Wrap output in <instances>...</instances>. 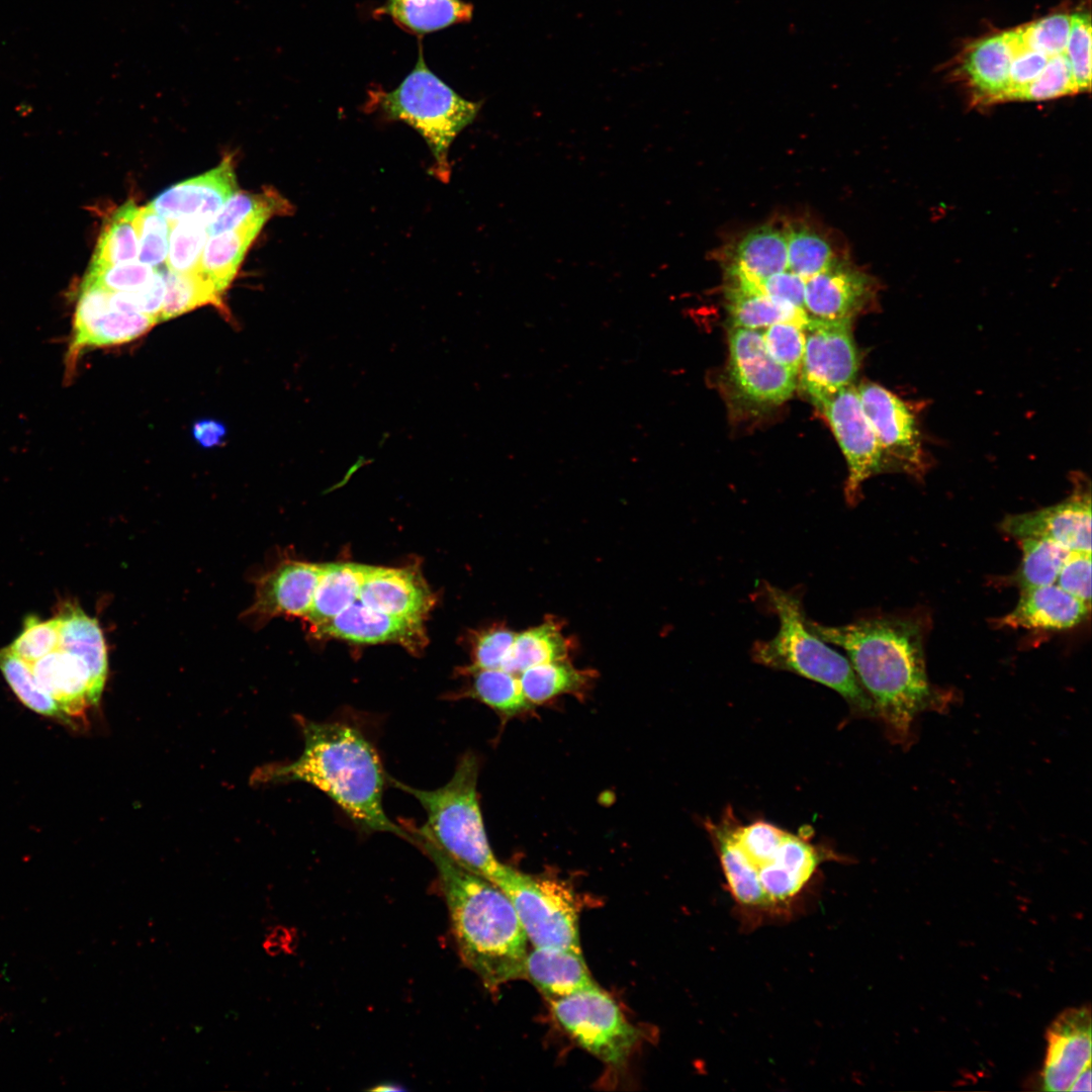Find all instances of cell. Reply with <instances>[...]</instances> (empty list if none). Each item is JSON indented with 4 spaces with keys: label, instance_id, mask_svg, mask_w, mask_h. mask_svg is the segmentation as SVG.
Wrapping results in <instances>:
<instances>
[{
    "label": "cell",
    "instance_id": "obj_1",
    "mask_svg": "<svg viewBox=\"0 0 1092 1092\" xmlns=\"http://www.w3.org/2000/svg\"><path fill=\"white\" fill-rule=\"evenodd\" d=\"M825 642L841 647L876 715L899 737L930 702L923 631L913 620L875 616L828 626L807 620Z\"/></svg>",
    "mask_w": 1092,
    "mask_h": 1092
},
{
    "label": "cell",
    "instance_id": "obj_2",
    "mask_svg": "<svg viewBox=\"0 0 1092 1092\" xmlns=\"http://www.w3.org/2000/svg\"><path fill=\"white\" fill-rule=\"evenodd\" d=\"M439 875L463 963L491 991L524 979L527 936L516 910L494 883L464 868L429 837L415 832Z\"/></svg>",
    "mask_w": 1092,
    "mask_h": 1092
},
{
    "label": "cell",
    "instance_id": "obj_3",
    "mask_svg": "<svg viewBox=\"0 0 1092 1092\" xmlns=\"http://www.w3.org/2000/svg\"><path fill=\"white\" fill-rule=\"evenodd\" d=\"M304 747L291 763L261 768L259 782L300 781L328 795L360 828L388 832L416 843L415 835L384 812L385 775L379 755L357 728L339 722L301 720Z\"/></svg>",
    "mask_w": 1092,
    "mask_h": 1092
},
{
    "label": "cell",
    "instance_id": "obj_4",
    "mask_svg": "<svg viewBox=\"0 0 1092 1092\" xmlns=\"http://www.w3.org/2000/svg\"><path fill=\"white\" fill-rule=\"evenodd\" d=\"M764 590L780 626L772 638L753 644V661L826 686L841 695L857 712L876 715L874 704L848 658L829 647L808 626L801 598L767 583Z\"/></svg>",
    "mask_w": 1092,
    "mask_h": 1092
},
{
    "label": "cell",
    "instance_id": "obj_5",
    "mask_svg": "<svg viewBox=\"0 0 1092 1092\" xmlns=\"http://www.w3.org/2000/svg\"><path fill=\"white\" fill-rule=\"evenodd\" d=\"M370 103L391 121L416 129L434 158L432 172L447 183L451 177L449 149L477 116L481 103L467 100L428 68L422 46L414 69L391 91L372 90Z\"/></svg>",
    "mask_w": 1092,
    "mask_h": 1092
},
{
    "label": "cell",
    "instance_id": "obj_6",
    "mask_svg": "<svg viewBox=\"0 0 1092 1092\" xmlns=\"http://www.w3.org/2000/svg\"><path fill=\"white\" fill-rule=\"evenodd\" d=\"M478 760L462 756L451 780L436 790H420L391 780L414 796L427 812L418 831L455 861L491 881L502 866L489 845L477 798Z\"/></svg>",
    "mask_w": 1092,
    "mask_h": 1092
},
{
    "label": "cell",
    "instance_id": "obj_7",
    "mask_svg": "<svg viewBox=\"0 0 1092 1092\" xmlns=\"http://www.w3.org/2000/svg\"><path fill=\"white\" fill-rule=\"evenodd\" d=\"M491 882L511 900L534 947L581 951L577 905L563 884L503 863Z\"/></svg>",
    "mask_w": 1092,
    "mask_h": 1092
},
{
    "label": "cell",
    "instance_id": "obj_8",
    "mask_svg": "<svg viewBox=\"0 0 1092 1092\" xmlns=\"http://www.w3.org/2000/svg\"><path fill=\"white\" fill-rule=\"evenodd\" d=\"M549 1003L562 1029L607 1065L620 1067L625 1064L639 1042V1029L598 985L551 999Z\"/></svg>",
    "mask_w": 1092,
    "mask_h": 1092
},
{
    "label": "cell",
    "instance_id": "obj_9",
    "mask_svg": "<svg viewBox=\"0 0 1092 1092\" xmlns=\"http://www.w3.org/2000/svg\"><path fill=\"white\" fill-rule=\"evenodd\" d=\"M856 388L882 449L886 470L923 476L928 461L913 407L878 383L861 382Z\"/></svg>",
    "mask_w": 1092,
    "mask_h": 1092
},
{
    "label": "cell",
    "instance_id": "obj_10",
    "mask_svg": "<svg viewBox=\"0 0 1092 1092\" xmlns=\"http://www.w3.org/2000/svg\"><path fill=\"white\" fill-rule=\"evenodd\" d=\"M850 324L809 317L804 329L805 350L799 373L803 389L816 406L853 384L857 375L859 358Z\"/></svg>",
    "mask_w": 1092,
    "mask_h": 1092
},
{
    "label": "cell",
    "instance_id": "obj_11",
    "mask_svg": "<svg viewBox=\"0 0 1092 1092\" xmlns=\"http://www.w3.org/2000/svg\"><path fill=\"white\" fill-rule=\"evenodd\" d=\"M817 407L826 417L846 459L844 494L849 505H855L861 484L886 470L882 449L853 384L825 398Z\"/></svg>",
    "mask_w": 1092,
    "mask_h": 1092
},
{
    "label": "cell",
    "instance_id": "obj_12",
    "mask_svg": "<svg viewBox=\"0 0 1092 1092\" xmlns=\"http://www.w3.org/2000/svg\"><path fill=\"white\" fill-rule=\"evenodd\" d=\"M110 290L84 280L76 305L72 339L66 357L67 373L86 348L104 347L132 341L156 324L158 318L140 312L118 311L108 304Z\"/></svg>",
    "mask_w": 1092,
    "mask_h": 1092
},
{
    "label": "cell",
    "instance_id": "obj_13",
    "mask_svg": "<svg viewBox=\"0 0 1092 1092\" xmlns=\"http://www.w3.org/2000/svg\"><path fill=\"white\" fill-rule=\"evenodd\" d=\"M729 376L743 397L759 404L786 401L797 385V375L771 358L762 330L755 329L730 330Z\"/></svg>",
    "mask_w": 1092,
    "mask_h": 1092
},
{
    "label": "cell",
    "instance_id": "obj_14",
    "mask_svg": "<svg viewBox=\"0 0 1092 1092\" xmlns=\"http://www.w3.org/2000/svg\"><path fill=\"white\" fill-rule=\"evenodd\" d=\"M1072 493L1064 500L1039 510L1003 519L1001 529L1015 538L1045 539L1069 551L1091 552L1090 483L1076 476Z\"/></svg>",
    "mask_w": 1092,
    "mask_h": 1092
},
{
    "label": "cell",
    "instance_id": "obj_15",
    "mask_svg": "<svg viewBox=\"0 0 1092 1092\" xmlns=\"http://www.w3.org/2000/svg\"><path fill=\"white\" fill-rule=\"evenodd\" d=\"M1041 1073L1043 1090L1068 1091L1077 1076L1091 1066V1013L1088 1006L1063 1011L1046 1032Z\"/></svg>",
    "mask_w": 1092,
    "mask_h": 1092
},
{
    "label": "cell",
    "instance_id": "obj_16",
    "mask_svg": "<svg viewBox=\"0 0 1092 1092\" xmlns=\"http://www.w3.org/2000/svg\"><path fill=\"white\" fill-rule=\"evenodd\" d=\"M873 296L872 279L839 258L806 279L805 310L810 318L851 322Z\"/></svg>",
    "mask_w": 1092,
    "mask_h": 1092
},
{
    "label": "cell",
    "instance_id": "obj_17",
    "mask_svg": "<svg viewBox=\"0 0 1092 1092\" xmlns=\"http://www.w3.org/2000/svg\"><path fill=\"white\" fill-rule=\"evenodd\" d=\"M29 665L40 686L71 720L98 705L106 678L77 654L58 647Z\"/></svg>",
    "mask_w": 1092,
    "mask_h": 1092
},
{
    "label": "cell",
    "instance_id": "obj_18",
    "mask_svg": "<svg viewBox=\"0 0 1092 1092\" xmlns=\"http://www.w3.org/2000/svg\"><path fill=\"white\" fill-rule=\"evenodd\" d=\"M231 156L212 170L162 191L150 205L169 221L196 217L210 221L237 191Z\"/></svg>",
    "mask_w": 1092,
    "mask_h": 1092
},
{
    "label": "cell",
    "instance_id": "obj_19",
    "mask_svg": "<svg viewBox=\"0 0 1092 1092\" xmlns=\"http://www.w3.org/2000/svg\"><path fill=\"white\" fill-rule=\"evenodd\" d=\"M314 631L320 636L357 643H397L414 652L427 641L423 621L390 616L366 607L359 600Z\"/></svg>",
    "mask_w": 1092,
    "mask_h": 1092
},
{
    "label": "cell",
    "instance_id": "obj_20",
    "mask_svg": "<svg viewBox=\"0 0 1092 1092\" xmlns=\"http://www.w3.org/2000/svg\"><path fill=\"white\" fill-rule=\"evenodd\" d=\"M321 570L322 565L302 561L280 563L258 579L251 615L263 620L280 615L306 618Z\"/></svg>",
    "mask_w": 1092,
    "mask_h": 1092
},
{
    "label": "cell",
    "instance_id": "obj_21",
    "mask_svg": "<svg viewBox=\"0 0 1092 1092\" xmlns=\"http://www.w3.org/2000/svg\"><path fill=\"white\" fill-rule=\"evenodd\" d=\"M359 601L375 611L418 621H423L434 605L429 586L413 567L369 566Z\"/></svg>",
    "mask_w": 1092,
    "mask_h": 1092
},
{
    "label": "cell",
    "instance_id": "obj_22",
    "mask_svg": "<svg viewBox=\"0 0 1092 1092\" xmlns=\"http://www.w3.org/2000/svg\"><path fill=\"white\" fill-rule=\"evenodd\" d=\"M1090 607L1056 583L1020 589L1014 609L996 625L1032 631H1064L1083 623Z\"/></svg>",
    "mask_w": 1092,
    "mask_h": 1092
},
{
    "label": "cell",
    "instance_id": "obj_23",
    "mask_svg": "<svg viewBox=\"0 0 1092 1092\" xmlns=\"http://www.w3.org/2000/svg\"><path fill=\"white\" fill-rule=\"evenodd\" d=\"M1013 49L1007 31L980 39L968 48L961 74L980 104L1005 101Z\"/></svg>",
    "mask_w": 1092,
    "mask_h": 1092
},
{
    "label": "cell",
    "instance_id": "obj_24",
    "mask_svg": "<svg viewBox=\"0 0 1092 1092\" xmlns=\"http://www.w3.org/2000/svg\"><path fill=\"white\" fill-rule=\"evenodd\" d=\"M524 979H528L548 1000L598 985L581 951L556 947H534L527 952Z\"/></svg>",
    "mask_w": 1092,
    "mask_h": 1092
},
{
    "label": "cell",
    "instance_id": "obj_25",
    "mask_svg": "<svg viewBox=\"0 0 1092 1092\" xmlns=\"http://www.w3.org/2000/svg\"><path fill=\"white\" fill-rule=\"evenodd\" d=\"M788 267L785 228L760 226L736 246L727 265L728 282L755 285Z\"/></svg>",
    "mask_w": 1092,
    "mask_h": 1092
},
{
    "label": "cell",
    "instance_id": "obj_26",
    "mask_svg": "<svg viewBox=\"0 0 1092 1092\" xmlns=\"http://www.w3.org/2000/svg\"><path fill=\"white\" fill-rule=\"evenodd\" d=\"M402 30L423 36L471 20L473 6L463 0H386L374 11Z\"/></svg>",
    "mask_w": 1092,
    "mask_h": 1092
},
{
    "label": "cell",
    "instance_id": "obj_27",
    "mask_svg": "<svg viewBox=\"0 0 1092 1092\" xmlns=\"http://www.w3.org/2000/svg\"><path fill=\"white\" fill-rule=\"evenodd\" d=\"M267 218L250 220L241 226L210 236L204 246L199 270L221 294L233 281L243 258Z\"/></svg>",
    "mask_w": 1092,
    "mask_h": 1092
},
{
    "label": "cell",
    "instance_id": "obj_28",
    "mask_svg": "<svg viewBox=\"0 0 1092 1092\" xmlns=\"http://www.w3.org/2000/svg\"><path fill=\"white\" fill-rule=\"evenodd\" d=\"M368 568V565L356 563L322 565L313 601L305 619L314 628L318 627L359 600Z\"/></svg>",
    "mask_w": 1092,
    "mask_h": 1092
},
{
    "label": "cell",
    "instance_id": "obj_29",
    "mask_svg": "<svg viewBox=\"0 0 1092 1092\" xmlns=\"http://www.w3.org/2000/svg\"><path fill=\"white\" fill-rule=\"evenodd\" d=\"M725 293L734 328L762 330L780 322H794L805 328L809 321L806 311L777 302L751 287L728 282Z\"/></svg>",
    "mask_w": 1092,
    "mask_h": 1092
},
{
    "label": "cell",
    "instance_id": "obj_30",
    "mask_svg": "<svg viewBox=\"0 0 1092 1092\" xmlns=\"http://www.w3.org/2000/svg\"><path fill=\"white\" fill-rule=\"evenodd\" d=\"M570 640L563 634L562 624L553 617L517 633L504 670L519 675L525 669L555 660L567 659Z\"/></svg>",
    "mask_w": 1092,
    "mask_h": 1092
},
{
    "label": "cell",
    "instance_id": "obj_31",
    "mask_svg": "<svg viewBox=\"0 0 1092 1092\" xmlns=\"http://www.w3.org/2000/svg\"><path fill=\"white\" fill-rule=\"evenodd\" d=\"M57 618L60 631L59 648L82 657L96 673L106 678L107 651L98 621L71 603H66L61 608Z\"/></svg>",
    "mask_w": 1092,
    "mask_h": 1092
},
{
    "label": "cell",
    "instance_id": "obj_32",
    "mask_svg": "<svg viewBox=\"0 0 1092 1092\" xmlns=\"http://www.w3.org/2000/svg\"><path fill=\"white\" fill-rule=\"evenodd\" d=\"M519 679L528 702L542 704L582 690L592 679V671L578 669L567 659H561L531 666L519 674Z\"/></svg>",
    "mask_w": 1092,
    "mask_h": 1092
},
{
    "label": "cell",
    "instance_id": "obj_33",
    "mask_svg": "<svg viewBox=\"0 0 1092 1092\" xmlns=\"http://www.w3.org/2000/svg\"><path fill=\"white\" fill-rule=\"evenodd\" d=\"M292 210L290 202L271 188L262 193H234L209 221L208 235L232 231L257 218L288 215Z\"/></svg>",
    "mask_w": 1092,
    "mask_h": 1092
},
{
    "label": "cell",
    "instance_id": "obj_34",
    "mask_svg": "<svg viewBox=\"0 0 1092 1092\" xmlns=\"http://www.w3.org/2000/svg\"><path fill=\"white\" fill-rule=\"evenodd\" d=\"M0 670L16 697L30 710L66 724L72 720L40 686L28 663L8 647L0 649Z\"/></svg>",
    "mask_w": 1092,
    "mask_h": 1092
},
{
    "label": "cell",
    "instance_id": "obj_35",
    "mask_svg": "<svg viewBox=\"0 0 1092 1092\" xmlns=\"http://www.w3.org/2000/svg\"><path fill=\"white\" fill-rule=\"evenodd\" d=\"M1021 561L1012 581L1020 589L1053 584L1071 551L1045 539L1021 538Z\"/></svg>",
    "mask_w": 1092,
    "mask_h": 1092
},
{
    "label": "cell",
    "instance_id": "obj_36",
    "mask_svg": "<svg viewBox=\"0 0 1092 1092\" xmlns=\"http://www.w3.org/2000/svg\"><path fill=\"white\" fill-rule=\"evenodd\" d=\"M136 211L135 204L128 201L112 214L98 240L90 265L113 266L135 260L139 252Z\"/></svg>",
    "mask_w": 1092,
    "mask_h": 1092
},
{
    "label": "cell",
    "instance_id": "obj_37",
    "mask_svg": "<svg viewBox=\"0 0 1092 1092\" xmlns=\"http://www.w3.org/2000/svg\"><path fill=\"white\" fill-rule=\"evenodd\" d=\"M788 245V268L805 280L839 259L824 236L801 223L784 226Z\"/></svg>",
    "mask_w": 1092,
    "mask_h": 1092
},
{
    "label": "cell",
    "instance_id": "obj_38",
    "mask_svg": "<svg viewBox=\"0 0 1092 1092\" xmlns=\"http://www.w3.org/2000/svg\"><path fill=\"white\" fill-rule=\"evenodd\" d=\"M166 292L160 322L181 315L206 304L222 307L220 294L200 272H164Z\"/></svg>",
    "mask_w": 1092,
    "mask_h": 1092
},
{
    "label": "cell",
    "instance_id": "obj_39",
    "mask_svg": "<svg viewBox=\"0 0 1092 1092\" xmlns=\"http://www.w3.org/2000/svg\"><path fill=\"white\" fill-rule=\"evenodd\" d=\"M469 695L494 711L513 716L531 707L519 675L504 669H475Z\"/></svg>",
    "mask_w": 1092,
    "mask_h": 1092
},
{
    "label": "cell",
    "instance_id": "obj_40",
    "mask_svg": "<svg viewBox=\"0 0 1092 1092\" xmlns=\"http://www.w3.org/2000/svg\"><path fill=\"white\" fill-rule=\"evenodd\" d=\"M208 223L196 217L170 222L169 252L166 259L168 270L176 273L198 272L207 241Z\"/></svg>",
    "mask_w": 1092,
    "mask_h": 1092
},
{
    "label": "cell",
    "instance_id": "obj_41",
    "mask_svg": "<svg viewBox=\"0 0 1092 1092\" xmlns=\"http://www.w3.org/2000/svg\"><path fill=\"white\" fill-rule=\"evenodd\" d=\"M135 230L139 241V262L159 266L167 258L170 222L149 204L138 207Z\"/></svg>",
    "mask_w": 1092,
    "mask_h": 1092
},
{
    "label": "cell",
    "instance_id": "obj_42",
    "mask_svg": "<svg viewBox=\"0 0 1092 1092\" xmlns=\"http://www.w3.org/2000/svg\"><path fill=\"white\" fill-rule=\"evenodd\" d=\"M1078 93L1065 53L1051 57L1040 75L1014 100L1039 101Z\"/></svg>",
    "mask_w": 1092,
    "mask_h": 1092
},
{
    "label": "cell",
    "instance_id": "obj_43",
    "mask_svg": "<svg viewBox=\"0 0 1092 1092\" xmlns=\"http://www.w3.org/2000/svg\"><path fill=\"white\" fill-rule=\"evenodd\" d=\"M59 639L60 631L57 616L50 620H40L38 617L30 615L25 618L20 634L8 648L26 663L31 664L57 649Z\"/></svg>",
    "mask_w": 1092,
    "mask_h": 1092
},
{
    "label": "cell",
    "instance_id": "obj_44",
    "mask_svg": "<svg viewBox=\"0 0 1092 1092\" xmlns=\"http://www.w3.org/2000/svg\"><path fill=\"white\" fill-rule=\"evenodd\" d=\"M804 329L794 322H780L762 329L768 354L796 375L799 374L805 350Z\"/></svg>",
    "mask_w": 1092,
    "mask_h": 1092
},
{
    "label": "cell",
    "instance_id": "obj_45",
    "mask_svg": "<svg viewBox=\"0 0 1092 1092\" xmlns=\"http://www.w3.org/2000/svg\"><path fill=\"white\" fill-rule=\"evenodd\" d=\"M1071 26L1065 54L1078 92L1091 87V18L1086 13L1070 16Z\"/></svg>",
    "mask_w": 1092,
    "mask_h": 1092
},
{
    "label": "cell",
    "instance_id": "obj_46",
    "mask_svg": "<svg viewBox=\"0 0 1092 1092\" xmlns=\"http://www.w3.org/2000/svg\"><path fill=\"white\" fill-rule=\"evenodd\" d=\"M1013 49V58L1009 70V85L1005 101L1014 100L1016 95L1034 81L1044 69L1050 56L1043 52L1028 48L1021 36L1019 27L1007 31Z\"/></svg>",
    "mask_w": 1092,
    "mask_h": 1092
},
{
    "label": "cell",
    "instance_id": "obj_47",
    "mask_svg": "<svg viewBox=\"0 0 1092 1092\" xmlns=\"http://www.w3.org/2000/svg\"><path fill=\"white\" fill-rule=\"evenodd\" d=\"M166 292L164 272L156 269L143 286L129 291H110L108 304L118 311L140 312L159 320Z\"/></svg>",
    "mask_w": 1092,
    "mask_h": 1092
},
{
    "label": "cell",
    "instance_id": "obj_48",
    "mask_svg": "<svg viewBox=\"0 0 1092 1092\" xmlns=\"http://www.w3.org/2000/svg\"><path fill=\"white\" fill-rule=\"evenodd\" d=\"M1071 20L1067 14H1054L1019 27L1024 43L1050 56L1065 53Z\"/></svg>",
    "mask_w": 1092,
    "mask_h": 1092
},
{
    "label": "cell",
    "instance_id": "obj_49",
    "mask_svg": "<svg viewBox=\"0 0 1092 1092\" xmlns=\"http://www.w3.org/2000/svg\"><path fill=\"white\" fill-rule=\"evenodd\" d=\"M516 632L493 626L475 637L472 648L473 663L470 670L503 669L514 644Z\"/></svg>",
    "mask_w": 1092,
    "mask_h": 1092
},
{
    "label": "cell",
    "instance_id": "obj_50",
    "mask_svg": "<svg viewBox=\"0 0 1092 1092\" xmlns=\"http://www.w3.org/2000/svg\"><path fill=\"white\" fill-rule=\"evenodd\" d=\"M156 269L141 262L113 266L90 265L84 280L110 291H129L147 283Z\"/></svg>",
    "mask_w": 1092,
    "mask_h": 1092
},
{
    "label": "cell",
    "instance_id": "obj_51",
    "mask_svg": "<svg viewBox=\"0 0 1092 1092\" xmlns=\"http://www.w3.org/2000/svg\"><path fill=\"white\" fill-rule=\"evenodd\" d=\"M1055 583L1091 607V552L1071 551Z\"/></svg>",
    "mask_w": 1092,
    "mask_h": 1092
},
{
    "label": "cell",
    "instance_id": "obj_52",
    "mask_svg": "<svg viewBox=\"0 0 1092 1092\" xmlns=\"http://www.w3.org/2000/svg\"><path fill=\"white\" fill-rule=\"evenodd\" d=\"M805 283L806 280L803 277L795 274L787 267L783 272L771 275L755 285L735 284L751 287L777 302L788 304L796 309L806 311Z\"/></svg>",
    "mask_w": 1092,
    "mask_h": 1092
},
{
    "label": "cell",
    "instance_id": "obj_53",
    "mask_svg": "<svg viewBox=\"0 0 1092 1092\" xmlns=\"http://www.w3.org/2000/svg\"><path fill=\"white\" fill-rule=\"evenodd\" d=\"M192 435L202 447L212 448L223 442L226 436V428L216 420L204 419L194 423Z\"/></svg>",
    "mask_w": 1092,
    "mask_h": 1092
},
{
    "label": "cell",
    "instance_id": "obj_54",
    "mask_svg": "<svg viewBox=\"0 0 1092 1092\" xmlns=\"http://www.w3.org/2000/svg\"><path fill=\"white\" fill-rule=\"evenodd\" d=\"M1091 1066H1088L1077 1076L1068 1091H1091Z\"/></svg>",
    "mask_w": 1092,
    "mask_h": 1092
},
{
    "label": "cell",
    "instance_id": "obj_55",
    "mask_svg": "<svg viewBox=\"0 0 1092 1092\" xmlns=\"http://www.w3.org/2000/svg\"><path fill=\"white\" fill-rule=\"evenodd\" d=\"M372 1090L373 1091H380V1092L381 1091H398V1090H401V1088L398 1087L397 1085H394V1084H391V1083H388V1084L385 1083V1084L377 1085L376 1087L372 1088Z\"/></svg>",
    "mask_w": 1092,
    "mask_h": 1092
}]
</instances>
